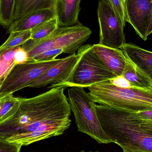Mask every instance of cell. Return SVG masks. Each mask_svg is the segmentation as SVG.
Wrapping results in <instances>:
<instances>
[{"label": "cell", "mask_w": 152, "mask_h": 152, "mask_svg": "<svg viewBox=\"0 0 152 152\" xmlns=\"http://www.w3.org/2000/svg\"><path fill=\"white\" fill-rule=\"evenodd\" d=\"M122 75L134 87L145 90L152 89L151 78L127 58Z\"/></svg>", "instance_id": "15"}, {"label": "cell", "mask_w": 152, "mask_h": 152, "mask_svg": "<svg viewBox=\"0 0 152 152\" xmlns=\"http://www.w3.org/2000/svg\"><path fill=\"white\" fill-rule=\"evenodd\" d=\"M127 21L136 34L144 41L147 40L148 18L152 0H124Z\"/></svg>", "instance_id": "10"}, {"label": "cell", "mask_w": 152, "mask_h": 152, "mask_svg": "<svg viewBox=\"0 0 152 152\" xmlns=\"http://www.w3.org/2000/svg\"><path fill=\"white\" fill-rule=\"evenodd\" d=\"M126 57L144 72L152 80V52L132 43H125L121 48Z\"/></svg>", "instance_id": "13"}, {"label": "cell", "mask_w": 152, "mask_h": 152, "mask_svg": "<svg viewBox=\"0 0 152 152\" xmlns=\"http://www.w3.org/2000/svg\"><path fill=\"white\" fill-rule=\"evenodd\" d=\"M56 17L52 9L35 11L18 20L14 21L7 29V33L29 30L38 24L50 20Z\"/></svg>", "instance_id": "14"}, {"label": "cell", "mask_w": 152, "mask_h": 152, "mask_svg": "<svg viewBox=\"0 0 152 152\" xmlns=\"http://www.w3.org/2000/svg\"><path fill=\"white\" fill-rule=\"evenodd\" d=\"M100 124L111 143L122 150L152 152V131L145 129L134 112L95 104Z\"/></svg>", "instance_id": "2"}, {"label": "cell", "mask_w": 152, "mask_h": 152, "mask_svg": "<svg viewBox=\"0 0 152 152\" xmlns=\"http://www.w3.org/2000/svg\"><path fill=\"white\" fill-rule=\"evenodd\" d=\"M53 0H16L14 21L35 11L52 9Z\"/></svg>", "instance_id": "16"}, {"label": "cell", "mask_w": 152, "mask_h": 152, "mask_svg": "<svg viewBox=\"0 0 152 152\" xmlns=\"http://www.w3.org/2000/svg\"><path fill=\"white\" fill-rule=\"evenodd\" d=\"M97 16L100 26L98 44L109 48L120 49L126 43L125 26L108 0H99Z\"/></svg>", "instance_id": "8"}, {"label": "cell", "mask_w": 152, "mask_h": 152, "mask_svg": "<svg viewBox=\"0 0 152 152\" xmlns=\"http://www.w3.org/2000/svg\"><path fill=\"white\" fill-rule=\"evenodd\" d=\"M64 53V50L62 49H52L45 51L44 52L35 57L32 60L37 61H48L53 60L56 59V57Z\"/></svg>", "instance_id": "23"}, {"label": "cell", "mask_w": 152, "mask_h": 152, "mask_svg": "<svg viewBox=\"0 0 152 152\" xmlns=\"http://www.w3.org/2000/svg\"><path fill=\"white\" fill-rule=\"evenodd\" d=\"M81 0H53V8L59 27H70L80 24L78 20Z\"/></svg>", "instance_id": "12"}, {"label": "cell", "mask_w": 152, "mask_h": 152, "mask_svg": "<svg viewBox=\"0 0 152 152\" xmlns=\"http://www.w3.org/2000/svg\"><path fill=\"white\" fill-rule=\"evenodd\" d=\"M15 59L17 65L26 63L28 61V57L27 53L21 46H20L16 51Z\"/></svg>", "instance_id": "26"}, {"label": "cell", "mask_w": 152, "mask_h": 152, "mask_svg": "<svg viewBox=\"0 0 152 152\" xmlns=\"http://www.w3.org/2000/svg\"><path fill=\"white\" fill-rule=\"evenodd\" d=\"M134 113L136 117L139 119L152 121V109Z\"/></svg>", "instance_id": "27"}, {"label": "cell", "mask_w": 152, "mask_h": 152, "mask_svg": "<svg viewBox=\"0 0 152 152\" xmlns=\"http://www.w3.org/2000/svg\"><path fill=\"white\" fill-rule=\"evenodd\" d=\"M67 98L78 131L86 134L99 143H111L100 124L95 102L88 93L83 88L72 87L68 91Z\"/></svg>", "instance_id": "5"}, {"label": "cell", "mask_w": 152, "mask_h": 152, "mask_svg": "<svg viewBox=\"0 0 152 152\" xmlns=\"http://www.w3.org/2000/svg\"><path fill=\"white\" fill-rule=\"evenodd\" d=\"M84 152V151H82V152Z\"/></svg>", "instance_id": "32"}, {"label": "cell", "mask_w": 152, "mask_h": 152, "mask_svg": "<svg viewBox=\"0 0 152 152\" xmlns=\"http://www.w3.org/2000/svg\"><path fill=\"white\" fill-rule=\"evenodd\" d=\"M127 151V150H126ZM129 152H150L147 151H140V150H132V151H127Z\"/></svg>", "instance_id": "30"}, {"label": "cell", "mask_w": 152, "mask_h": 152, "mask_svg": "<svg viewBox=\"0 0 152 152\" xmlns=\"http://www.w3.org/2000/svg\"><path fill=\"white\" fill-rule=\"evenodd\" d=\"M92 49L116 77L122 75L127 58L121 49L109 48L98 44L92 45Z\"/></svg>", "instance_id": "11"}, {"label": "cell", "mask_w": 152, "mask_h": 152, "mask_svg": "<svg viewBox=\"0 0 152 152\" xmlns=\"http://www.w3.org/2000/svg\"><path fill=\"white\" fill-rule=\"evenodd\" d=\"M58 19L55 18L38 24L31 29L30 39L41 40L49 36L58 28Z\"/></svg>", "instance_id": "19"}, {"label": "cell", "mask_w": 152, "mask_h": 152, "mask_svg": "<svg viewBox=\"0 0 152 152\" xmlns=\"http://www.w3.org/2000/svg\"><path fill=\"white\" fill-rule=\"evenodd\" d=\"M123 152H129L128 151H126V150H123Z\"/></svg>", "instance_id": "31"}, {"label": "cell", "mask_w": 152, "mask_h": 152, "mask_svg": "<svg viewBox=\"0 0 152 152\" xmlns=\"http://www.w3.org/2000/svg\"><path fill=\"white\" fill-rule=\"evenodd\" d=\"M65 87L29 98H19L18 110L0 123V139L26 146L62 135L71 124V110Z\"/></svg>", "instance_id": "1"}, {"label": "cell", "mask_w": 152, "mask_h": 152, "mask_svg": "<svg viewBox=\"0 0 152 152\" xmlns=\"http://www.w3.org/2000/svg\"><path fill=\"white\" fill-rule=\"evenodd\" d=\"M80 58L70 75L63 82L51 85L48 88L57 87H79L83 88L116 77L108 69L93 51L92 45H82L77 50Z\"/></svg>", "instance_id": "6"}, {"label": "cell", "mask_w": 152, "mask_h": 152, "mask_svg": "<svg viewBox=\"0 0 152 152\" xmlns=\"http://www.w3.org/2000/svg\"><path fill=\"white\" fill-rule=\"evenodd\" d=\"M114 11L125 26L127 21L124 0H108Z\"/></svg>", "instance_id": "22"}, {"label": "cell", "mask_w": 152, "mask_h": 152, "mask_svg": "<svg viewBox=\"0 0 152 152\" xmlns=\"http://www.w3.org/2000/svg\"><path fill=\"white\" fill-rule=\"evenodd\" d=\"M136 118L137 119L138 123H139V125H140L143 128L145 129L152 131V121L143 120L139 119L137 118Z\"/></svg>", "instance_id": "28"}, {"label": "cell", "mask_w": 152, "mask_h": 152, "mask_svg": "<svg viewBox=\"0 0 152 152\" xmlns=\"http://www.w3.org/2000/svg\"><path fill=\"white\" fill-rule=\"evenodd\" d=\"M62 58L48 61H28L17 64L0 82V97L19 91L29 85L47 69L60 62Z\"/></svg>", "instance_id": "7"}, {"label": "cell", "mask_w": 152, "mask_h": 152, "mask_svg": "<svg viewBox=\"0 0 152 152\" xmlns=\"http://www.w3.org/2000/svg\"><path fill=\"white\" fill-rule=\"evenodd\" d=\"M80 58V54L77 52L63 58L60 62L47 69L33 81L29 87L38 88L63 82L70 75Z\"/></svg>", "instance_id": "9"}, {"label": "cell", "mask_w": 152, "mask_h": 152, "mask_svg": "<svg viewBox=\"0 0 152 152\" xmlns=\"http://www.w3.org/2000/svg\"><path fill=\"white\" fill-rule=\"evenodd\" d=\"M22 145L0 140V152H20Z\"/></svg>", "instance_id": "24"}, {"label": "cell", "mask_w": 152, "mask_h": 152, "mask_svg": "<svg viewBox=\"0 0 152 152\" xmlns=\"http://www.w3.org/2000/svg\"><path fill=\"white\" fill-rule=\"evenodd\" d=\"M10 34L7 40L0 46V50L22 46L30 39L31 29L14 31Z\"/></svg>", "instance_id": "21"}, {"label": "cell", "mask_w": 152, "mask_h": 152, "mask_svg": "<svg viewBox=\"0 0 152 152\" xmlns=\"http://www.w3.org/2000/svg\"><path fill=\"white\" fill-rule=\"evenodd\" d=\"M16 0H0V26L8 29L14 22Z\"/></svg>", "instance_id": "20"}, {"label": "cell", "mask_w": 152, "mask_h": 152, "mask_svg": "<svg viewBox=\"0 0 152 152\" xmlns=\"http://www.w3.org/2000/svg\"><path fill=\"white\" fill-rule=\"evenodd\" d=\"M152 34V4L148 18L147 28V36Z\"/></svg>", "instance_id": "29"}, {"label": "cell", "mask_w": 152, "mask_h": 152, "mask_svg": "<svg viewBox=\"0 0 152 152\" xmlns=\"http://www.w3.org/2000/svg\"><path fill=\"white\" fill-rule=\"evenodd\" d=\"M20 104L19 98L14 97L12 94L0 97V123L12 116Z\"/></svg>", "instance_id": "17"}, {"label": "cell", "mask_w": 152, "mask_h": 152, "mask_svg": "<svg viewBox=\"0 0 152 152\" xmlns=\"http://www.w3.org/2000/svg\"><path fill=\"white\" fill-rule=\"evenodd\" d=\"M91 33L90 28L81 23L72 26L58 27L47 37L41 40L30 39L21 47L27 53L28 61L52 49H62L64 53L73 54L90 37Z\"/></svg>", "instance_id": "4"}, {"label": "cell", "mask_w": 152, "mask_h": 152, "mask_svg": "<svg viewBox=\"0 0 152 152\" xmlns=\"http://www.w3.org/2000/svg\"><path fill=\"white\" fill-rule=\"evenodd\" d=\"M95 103L116 109L137 113L152 109V89L121 88L109 80L87 87Z\"/></svg>", "instance_id": "3"}, {"label": "cell", "mask_w": 152, "mask_h": 152, "mask_svg": "<svg viewBox=\"0 0 152 152\" xmlns=\"http://www.w3.org/2000/svg\"><path fill=\"white\" fill-rule=\"evenodd\" d=\"M109 81L113 86L118 87L121 88H130L134 87L123 75L114 77L109 80Z\"/></svg>", "instance_id": "25"}, {"label": "cell", "mask_w": 152, "mask_h": 152, "mask_svg": "<svg viewBox=\"0 0 152 152\" xmlns=\"http://www.w3.org/2000/svg\"><path fill=\"white\" fill-rule=\"evenodd\" d=\"M19 47L0 50V82L17 65L15 62V53Z\"/></svg>", "instance_id": "18"}]
</instances>
